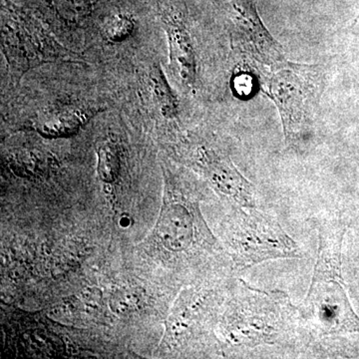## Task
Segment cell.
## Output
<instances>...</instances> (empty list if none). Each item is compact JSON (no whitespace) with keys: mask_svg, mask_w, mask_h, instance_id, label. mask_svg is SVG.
Listing matches in <instances>:
<instances>
[{"mask_svg":"<svg viewBox=\"0 0 359 359\" xmlns=\"http://www.w3.org/2000/svg\"><path fill=\"white\" fill-rule=\"evenodd\" d=\"M325 68L282 60L269 65L262 89L282 118L285 144L299 145L306 134L325 87Z\"/></svg>","mask_w":359,"mask_h":359,"instance_id":"1","label":"cell"},{"mask_svg":"<svg viewBox=\"0 0 359 359\" xmlns=\"http://www.w3.org/2000/svg\"><path fill=\"white\" fill-rule=\"evenodd\" d=\"M2 47L9 65L20 74L43 63L83 62L78 54L59 43L41 23L16 9L6 11Z\"/></svg>","mask_w":359,"mask_h":359,"instance_id":"2","label":"cell"},{"mask_svg":"<svg viewBox=\"0 0 359 359\" xmlns=\"http://www.w3.org/2000/svg\"><path fill=\"white\" fill-rule=\"evenodd\" d=\"M302 318L318 334L330 335L359 332V318L344 289L341 273L314 271Z\"/></svg>","mask_w":359,"mask_h":359,"instance_id":"3","label":"cell"},{"mask_svg":"<svg viewBox=\"0 0 359 359\" xmlns=\"http://www.w3.org/2000/svg\"><path fill=\"white\" fill-rule=\"evenodd\" d=\"M243 308L238 318L231 320L226 337L233 344L255 346L261 344H276L285 330V316L292 309L289 299L283 294H268L245 285Z\"/></svg>","mask_w":359,"mask_h":359,"instance_id":"4","label":"cell"},{"mask_svg":"<svg viewBox=\"0 0 359 359\" xmlns=\"http://www.w3.org/2000/svg\"><path fill=\"white\" fill-rule=\"evenodd\" d=\"M238 264L250 268L269 259L299 257V249L273 219L250 209L241 211L233 231Z\"/></svg>","mask_w":359,"mask_h":359,"instance_id":"5","label":"cell"},{"mask_svg":"<svg viewBox=\"0 0 359 359\" xmlns=\"http://www.w3.org/2000/svg\"><path fill=\"white\" fill-rule=\"evenodd\" d=\"M231 15L238 46L262 65L285 60L282 45L266 29L255 0H231Z\"/></svg>","mask_w":359,"mask_h":359,"instance_id":"6","label":"cell"},{"mask_svg":"<svg viewBox=\"0 0 359 359\" xmlns=\"http://www.w3.org/2000/svg\"><path fill=\"white\" fill-rule=\"evenodd\" d=\"M199 155L201 166L219 192L230 196L245 208L252 205V184L238 171L229 158L205 149H201Z\"/></svg>","mask_w":359,"mask_h":359,"instance_id":"7","label":"cell"},{"mask_svg":"<svg viewBox=\"0 0 359 359\" xmlns=\"http://www.w3.org/2000/svg\"><path fill=\"white\" fill-rule=\"evenodd\" d=\"M156 228L158 238L171 252H184L196 240L195 217L184 203L175 201L165 205Z\"/></svg>","mask_w":359,"mask_h":359,"instance_id":"8","label":"cell"},{"mask_svg":"<svg viewBox=\"0 0 359 359\" xmlns=\"http://www.w3.org/2000/svg\"><path fill=\"white\" fill-rule=\"evenodd\" d=\"M169 43L170 62L175 75L187 87L196 81V60L192 42L183 20L178 14L163 16Z\"/></svg>","mask_w":359,"mask_h":359,"instance_id":"9","label":"cell"},{"mask_svg":"<svg viewBox=\"0 0 359 359\" xmlns=\"http://www.w3.org/2000/svg\"><path fill=\"white\" fill-rule=\"evenodd\" d=\"M102 109L92 106H70L52 111L37 122L35 129L46 137H63L75 133Z\"/></svg>","mask_w":359,"mask_h":359,"instance_id":"10","label":"cell"},{"mask_svg":"<svg viewBox=\"0 0 359 359\" xmlns=\"http://www.w3.org/2000/svg\"><path fill=\"white\" fill-rule=\"evenodd\" d=\"M150 84L161 113L165 117L173 119L178 115V102L159 65H155L150 71Z\"/></svg>","mask_w":359,"mask_h":359,"instance_id":"11","label":"cell"},{"mask_svg":"<svg viewBox=\"0 0 359 359\" xmlns=\"http://www.w3.org/2000/svg\"><path fill=\"white\" fill-rule=\"evenodd\" d=\"M120 169V158L114 144L107 142L98 151V172L103 181L111 183L117 178Z\"/></svg>","mask_w":359,"mask_h":359,"instance_id":"12","label":"cell"},{"mask_svg":"<svg viewBox=\"0 0 359 359\" xmlns=\"http://www.w3.org/2000/svg\"><path fill=\"white\" fill-rule=\"evenodd\" d=\"M135 29L133 18L126 14H118L104 27L103 39L109 43H119L131 36Z\"/></svg>","mask_w":359,"mask_h":359,"instance_id":"13","label":"cell"},{"mask_svg":"<svg viewBox=\"0 0 359 359\" xmlns=\"http://www.w3.org/2000/svg\"><path fill=\"white\" fill-rule=\"evenodd\" d=\"M59 11L69 20H76L89 9L90 0H55Z\"/></svg>","mask_w":359,"mask_h":359,"instance_id":"14","label":"cell"},{"mask_svg":"<svg viewBox=\"0 0 359 359\" xmlns=\"http://www.w3.org/2000/svg\"><path fill=\"white\" fill-rule=\"evenodd\" d=\"M252 78H250L248 75H240L233 80V88L237 91L238 95H250L252 88Z\"/></svg>","mask_w":359,"mask_h":359,"instance_id":"15","label":"cell"}]
</instances>
